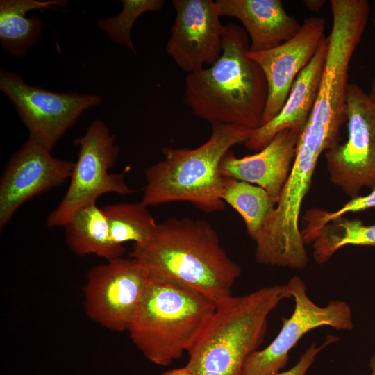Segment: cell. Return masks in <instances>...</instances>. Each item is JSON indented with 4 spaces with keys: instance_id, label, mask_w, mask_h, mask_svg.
<instances>
[{
    "instance_id": "13",
    "label": "cell",
    "mask_w": 375,
    "mask_h": 375,
    "mask_svg": "<svg viewBox=\"0 0 375 375\" xmlns=\"http://www.w3.org/2000/svg\"><path fill=\"white\" fill-rule=\"evenodd\" d=\"M324 18L308 17L303 22L299 31L288 41L269 50L249 51L248 56L260 67L267 83L262 125L282 108L297 76L315 56L324 36Z\"/></svg>"
},
{
    "instance_id": "29",
    "label": "cell",
    "mask_w": 375,
    "mask_h": 375,
    "mask_svg": "<svg viewBox=\"0 0 375 375\" xmlns=\"http://www.w3.org/2000/svg\"><path fill=\"white\" fill-rule=\"evenodd\" d=\"M374 26H375V19L373 21Z\"/></svg>"
},
{
    "instance_id": "26",
    "label": "cell",
    "mask_w": 375,
    "mask_h": 375,
    "mask_svg": "<svg viewBox=\"0 0 375 375\" xmlns=\"http://www.w3.org/2000/svg\"><path fill=\"white\" fill-rule=\"evenodd\" d=\"M161 375H193L185 366L182 368L172 369L163 372Z\"/></svg>"
},
{
    "instance_id": "18",
    "label": "cell",
    "mask_w": 375,
    "mask_h": 375,
    "mask_svg": "<svg viewBox=\"0 0 375 375\" xmlns=\"http://www.w3.org/2000/svg\"><path fill=\"white\" fill-rule=\"evenodd\" d=\"M63 227L68 247L78 256L94 254L110 260L124 253V247L112 240L106 215L96 201L76 210Z\"/></svg>"
},
{
    "instance_id": "23",
    "label": "cell",
    "mask_w": 375,
    "mask_h": 375,
    "mask_svg": "<svg viewBox=\"0 0 375 375\" xmlns=\"http://www.w3.org/2000/svg\"><path fill=\"white\" fill-rule=\"evenodd\" d=\"M375 208V187L372 192L365 196H357L334 212L315 208L306 212L303 219L306 227L301 231L309 232L315 230L326 222L336 217L344 216L348 212H355Z\"/></svg>"
},
{
    "instance_id": "8",
    "label": "cell",
    "mask_w": 375,
    "mask_h": 375,
    "mask_svg": "<svg viewBox=\"0 0 375 375\" xmlns=\"http://www.w3.org/2000/svg\"><path fill=\"white\" fill-rule=\"evenodd\" d=\"M0 89L26 126L28 139L50 151L85 110L101 101L96 94L56 92L28 85L6 69L0 71Z\"/></svg>"
},
{
    "instance_id": "25",
    "label": "cell",
    "mask_w": 375,
    "mask_h": 375,
    "mask_svg": "<svg viewBox=\"0 0 375 375\" xmlns=\"http://www.w3.org/2000/svg\"><path fill=\"white\" fill-rule=\"evenodd\" d=\"M326 1L324 0H305L303 4L310 10L319 11L324 6Z\"/></svg>"
},
{
    "instance_id": "5",
    "label": "cell",
    "mask_w": 375,
    "mask_h": 375,
    "mask_svg": "<svg viewBox=\"0 0 375 375\" xmlns=\"http://www.w3.org/2000/svg\"><path fill=\"white\" fill-rule=\"evenodd\" d=\"M216 308L194 290L150 276L128 331L149 360L167 366L190 351Z\"/></svg>"
},
{
    "instance_id": "2",
    "label": "cell",
    "mask_w": 375,
    "mask_h": 375,
    "mask_svg": "<svg viewBox=\"0 0 375 375\" xmlns=\"http://www.w3.org/2000/svg\"><path fill=\"white\" fill-rule=\"evenodd\" d=\"M249 47L246 31L230 23L217 60L188 75L183 102L197 117L211 125L251 130L262 125L267 83L260 67L248 56Z\"/></svg>"
},
{
    "instance_id": "16",
    "label": "cell",
    "mask_w": 375,
    "mask_h": 375,
    "mask_svg": "<svg viewBox=\"0 0 375 375\" xmlns=\"http://www.w3.org/2000/svg\"><path fill=\"white\" fill-rule=\"evenodd\" d=\"M220 16L237 18L249 34V51L274 48L294 37L301 24L290 15L281 0H216Z\"/></svg>"
},
{
    "instance_id": "17",
    "label": "cell",
    "mask_w": 375,
    "mask_h": 375,
    "mask_svg": "<svg viewBox=\"0 0 375 375\" xmlns=\"http://www.w3.org/2000/svg\"><path fill=\"white\" fill-rule=\"evenodd\" d=\"M65 0H1L0 42L10 55L24 56L41 37L42 21L37 16L26 17L33 10L65 8Z\"/></svg>"
},
{
    "instance_id": "21",
    "label": "cell",
    "mask_w": 375,
    "mask_h": 375,
    "mask_svg": "<svg viewBox=\"0 0 375 375\" xmlns=\"http://www.w3.org/2000/svg\"><path fill=\"white\" fill-rule=\"evenodd\" d=\"M112 240L123 245L127 242L142 244L153 234L157 223L142 201L118 203L104 206Z\"/></svg>"
},
{
    "instance_id": "7",
    "label": "cell",
    "mask_w": 375,
    "mask_h": 375,
    "mask_svg": "<svg viewBox=\"0 0 375 375\" xmlns=\"http://www.w3.org/2000/svg\"><path fill=\"white\" fill-rule=\"evenodd\" d=\"M294 302L290 317L282 318L281 328L273 341L258 349L246 360L241 375H272L283 371L289 361L290 352L303 336L322 326L337 331L353 328L352 310L342 300H331L326 306L316 304L308 295L307 287L299 276L285 284Z\"/></svg>"
},
{
    "instance_id": "9",
    "label": "cell",
    "mask_w": 375,
    "mask_h": 375,
    "mask_svg": "<svg viewBox=\"0 0 375 375\" xmlns=\"http://www.w3.org/2000/svg\"><path fill=\"white\" fill-rule=\"evenodd\" d=\"M346 115L348 136L326 151L330 181L351 198L375 187V102L356 83H349Z\"/></svg>"
},
{
    "instance_id": "14",
    "label": "cell",
    "mask_w": 375,
    "mask_h": 375,
    "mask_svg": "<svg viewBox=\"0 0 375 375\" xmlns=\"http://www.w3.org/2000/svg\"><path fill=\"white\" fill-rule=\"evenodd\" d=\"M299 135L283 130L258 153L242 158L228 151L219 165L220 175L262 188L276 204L292 168Z\"/></svg>"
},
{
    "instance_id": "4",
    "label": "cell",
    "mask_w": 375,
    "mask_h": 375,
    "mask_svg": "<svg viewBox=\"0 0 375 375\" xmlns=\"http://www.w3.org/2000/svg\"><path fill=\"white\" fill-rule=\"evenodd\" d=\"M252 131L242 126L215 124H212L208 140L197 148H163V159L145 171L141 201L147 207L188 201L206 212L223 210L221 160L231 147L244 143Z\"/></svg>"
},
{
    "instance_id": "20",
    "label": "cell",
    "mask_w": 375,
    "mask_h": 375,
    "mask_svg": "<svg viewBox=\"0 0 375 375\" xmlns=\"http://www.w3.org/2000/svg\"><path fill=\"white\" fill-rule=\"evenodd\" d=\"M221 198L240 215L248 234L254 241L276 207V203L262 188L229 177H223Z\"/></svg>"
},
{
    "instance_id": "1",
    "label": "cell",
    "mask_w": 375,
    "mask_h": 375,
    "mask_svg": "<svg viewBox=\"0 0 375 375\" xmlns=\"http://www.w3.org/2000/svg\"><path fill=\"white\" fill-rule=\"evenodd\" d=\"M130 257L150 276L194 290L217 304L232 296L241 268L203 219L171 217L157 224L150 239L133 244Z\"/></svg>"
},
{
    "instance_id": "6",
    "label": "cell",
    "mask_w": 375,
    "mask_h": 375,
    "mask_svg": "<svg viewBox=\"0 0 375 375\" xmlns=\"http://www.w3.org/2000/svg\"><path fill=\"white\" fill-rule=\"evenodd\" d=\"M79 146L68 189L58 207L47 220L49 227L64 226L81 207L94 202L106 193L130 194L123 174L110 173L119 153L115 137L101 120H94L81 138L74 141Z\"/></svg>"
},
{
    "instance_id": "10",
    "label": "cell",
    "mask_w": 375,
    "mask_h": 375,
    "mask_svg": "<svg viewBox=\"0 0 375 375\" xmlns=\"http://www.w3.org/2000/svg\"><path fill=\"white\" fill-rule=\"evenodd\" d=\"M150 274L137 260L117 258L92 267L84 287L88 316L115 331H128Z\"/></svg>"
},
{
    "instance_id": "15",
    "label": "cell",
    "mask_w": 375,
    "mask_h": 375,
    "mask_svg": "<svg viewBox=\"0 0 375 375\" xmlns=\"http://www.w3.org/2000/svg\"><path fill=\"white\" fill-rule=\"evenodd\" d=\"M328 47L325 35L308 65L294 80L284 105L269 122L253 130L244 142L249 150L260 151L285 129L299 134L304 128L319 89Z\"/></svg>"
},
{
    "instance_id": "3",
    "label": "cell",
    "mask_w": 375,
    "mask_h": 375,
    "mask_svg": "<svg viewBox=\"0 0 375 375\" xmlns=\"http://www.w3.org/2000/svg\"><path fill=\"white\" fill-rule=\"evenodd\" d=\"M286 299V285H274L217 303L185 367L193 375H241L265 338L269 315Z\"/></svg>"
},
{
    "instance_id": "24",
    "label": "cell",
    "mask_w": 375,
    "mask_h": 375,
    "mask_svg": "<svg viewBox=\"0 0 375 375\" xmlns=\"http://www.w3.org/2000/svg\"><path fill=\"white\" fill-rule=\"evenodd\" d=\"M339 338L329 335L319 346L312 343L300 356L297 363L289 369L281 371L272 375H307L309 369L315 362L319 353L329 344L337 342Z\"/></svg>"
},
{
    "instance_id": "22",
    "label": "cell",
    "mask_w": 375,
    "mask_h": 375,
    "mask_svg": "<svg viewBox=\"0 0 375 375\" xmlns=\"http://www.w3.org/2000/svg\"><path fill=\"white\" fill-rule=\"evenodd\" d=\"M121 12L115 16L101 19L97 27L115 43L126 47L134 53L135 48L131 38L134 23L147 12H158L165 5L163 0H120Z\"/></svg>"
},
{
    "instance_id": "12",
    "label": "cell",
    "mask_w": 375,
    "mask_h": 375,
    "mask_svg": "<svg viewBox=\"0 0 375 375\" xmlns=\"http://www.w3.org/2000/svg\"><path fill=\"white\" fill-rule=\"evenodd\" d=\"M74 162L53 157L50 150L28 140L6 165L0 182V227L24 202L70 178Z\"/></svg>"
},
{
    "instance_id": "19",
    "label": "cell",
    "mask_w": 375,
    "mask_h": 375,
    "mask_svg": "<svg viewBox=\"0 0 375 375\" xmlns=\"http://www.w3.org/2000/svg\"><path fill=\"white\" fill-rule=\"evenodd\" d=\"M308 240L314 260L323 265L343 247H375V224L366 225L360 219L340 216L309 233Z\"/></svg>"
},
{
    "instance_id": "27",
    "label": "cell",
    "mask_w": 375,
    "mask_h": 375,
    "mask_svg": "<svg viewBox=\"0 0 375 375\" xmlns=\"http://www.w3.org/2000/svg\"><path fill=\"white\" fill-rule=\"evenodd\" d=\"M369 368L370 369V375H375V353L371 356L369 361Z\"/></svg>"
},
{
    "instance_id": "28",
    "label": "cell",
    "mask_w": 375,
    "mask_h": 375,
    "mask_svg": "<svg viewBox=\"0 0 375 375\" xmlns=\"http://www.w3.org/2000/svg\"><path fill=\"white\" fill-rule=\"evenodd\" d=\"M368 94L369 95L371 99L375 102V73H374V76L372 81L371 90Z\"/></svg>"
},
{
    "instance_id": "11",
    "label": "cell",
    "mask_w": 375,
    "mask_h": 375,
    "mask_svg": "<svg viewBox=\"0 0 375 375\" xmlns=\"http://www.w3.org/2000/svg\"><path fill=\"white\" fill-rule=\"evenodd\" d=\"M176 17L166 51L188 74L211 66L222 53L226 31L212 0H173Z\"/></svg>"
}]
</instances>
